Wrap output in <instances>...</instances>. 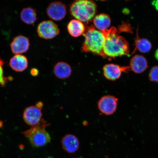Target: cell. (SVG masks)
<instances>
[{"label": "cell", "instance_id": "6da1fadb", "mask_svg": "<svg viewBox=\"0 0 158 158\" xmlns=\"http://www.w3.org/2000/svg\"><path fill=\"white\" fill-rule=\"evenodd\" d=\"M102 31L105 37L103 47L105 58H114L129 54V44L123 37L118 35L116 27H112Z\"/></svg>", "mask_w": 158, "mask_h": 158}, {"label": "cell", "instance_id": "7c38bea8", "mask_svg": "<svg viewBox=\"0 0 158 158\" xmlns=\"http://www.w3.org/2000/svg\"><path fill=\"white\" fill-rule=\"evenodd\" d=\"M130 67L135 73L141 74L148 68L147 60L143 55H135L131 59Z\"/></svg>", "mask_w": 158, "mask_h": 158}, {"label": "cell", "instance_id": "cb8c5ba5", "mask_svg": "<svg viewBox=\"0 0 158 158\" xmlns=\"http://www.w3.org/2000/svg\"><path fill=\"white\" fill-rule=\"evenodd\" d=\"M155 57L156 59L158 60V49L156 51L155 53Z\"/></svg>", "mask_w": 158, "mask_h": 158}, {"label": "cell", "instance_id": "e0dca14e", "mask_svg": "<svg viewBox=\"0 0 158 158\" xmlns=\"http://www.w3.org/2000/svg\"><path fill=\"white\" fill-rule=\"evenodd\" d=\"M20 18L21 20L26 24H33L37 20L36 11L31 7L25 8L21 11Z\"/></svg>", "mask_w": 158, "mask_h": 158}, {"label": "cell", "instance_id": "d6986e66", "mask_svg": "<svg viewBox=\"0 0 158 158\" xmlns=\"http://www.w3.org/2000/svg\"><path fill=\"white\" fill-rule=\"evenodd\" d=\"M149 78L151 81L158 83V66L152 68L149 73Z\"/></svg>", "mask_w": 158, "mask_h": 158}, {"label": "cell", "instance_id": "30bf717a", "mask_svg": "<svg viewBox=\"0 0 158 158\" xmlns=\"http://www.w3.org/2000/svg\"><path fill=\"white\" fill-rule=\"evenodd\" d=\"M10 46L14 54H21L28 50L30 46L29 40L28 38L23 35H18L13 39Z\"/></svg>", "mask_w": 158, "mask_h": 158}, {"label": "cell", "instance_id": "ba28073f", "mask_svg": "<svg viewBox=\"0 0 158 158\" xmlns=\"http://www.w3.org/2000/svg\"><path fill=\"white\" fill-rule=\"evenodd\" d=\"M66 7L60 2H54L49 5L47 9V13L49 18L54 20H62L66 16Z\"/></svg>", "mask_w": 158, "mask_h": 158}, {"label": "cell", "instance_id": "4fadbf2b", "mask_svg": "<svg viewBox=\"0 0 158 158\" xmlns=\"http://www.w3.org/2000/svg\"><path fill=\"white\" fill-rule=\"evenodd\" d=\"M9 65L10 68L15 72H23L28 68V60L24 55H15L10 60Z\"/></svg>", "mask_w": 158, "mask_h": 158}, {"label": "cell", "instance_id": "2e32d148", "mask_svg": "<svg viewBox=\"0 0 158 158\" xmlns=\"http://www.w3.org/2000/svg\"><path fill=\"white\" fill-rule=\"evenodd\" d=\"M93 21L94 26L100 31L108 29L111 23L110 16L106 14H100L95 16Z\"/></svg>", "mask_w": 158, "mask_h": 158}, {"label": "cell", "instance_id": "603a6c76", "mask_svg": "<svg viewBox=\"0 0 158 158\" xmlns=\"http://www.w3.org/2000/svg\"><path fill=\"white\" fill-rule=\"evenodd\" d=\"M36 106L39 108H42L43 106V104L42 102H39L36 104Z\"/></svg>", "mask_w": 158, "mask_h": 158}, {"label": "cell", "instance_id": "8992f818", "mask_svg": "<svg viewBox=\"0 0 158 158\" xmlns=\"http://www.w3.org/2000/svg\"><path fill=\"white\" fill-rule=\"evenodd\" d=\"M118 98L110 95L104 96L100 99L98 108L100 112L106 115L113 114L115 112L118 106Z\"/></svg>", "mask_w": 158, "mask_h": 158}, {"label": "cell", "instance_id": "3957f363", "mask_svg": "<svg viewBox=\"0 0 158 158\" xmlns=\"http://www.w3.org/2000/svg\"><path fill=\"white\" fill-rule=\"evenodd\" d=\"M71 15L82 22L88 23L94 19L97 11V6L94 2L88 0L75 1L70 7Z\"/></svg>", "mask_w": 158, "mask_h": 158}, {"label": "cell", "instance_id": "7402d4cb", "mask_svg": "<svg viewBox=\"0 0 158 158\" xmlns=\"http://www.w3.org/2000/svg\"><path fill=\"white\" fill-rule=\"evenodd\" d=\"M152 4L155 6L156 9L158 10V1H153Z\"/></svg>", "mask_w": 158, "mask_h": 158}, {"label": "cell", "instance_id": "9c48e42d", "mask_svg": "<svg viewBox=\"0 0 158 158\" xmlns=\"http://www.w3.org/2000/svg\"><path fill=\"white\" fill-rule=\"evenodd\" d=\"M130 69V66L121 67L117 64H108L103 67V74L108 80L115 81L120 78L122 72H127Z\"/></svg>", "mask_w": 158, "mask_h": 158}, {"label": "cell", "instance_id": "5b68a950", "mask_svg": "<svg viewBox=\"0 0 158 158\" xmlns=\"http://www.w3.org/2000/svg\"><path fill=\"white\" fill-rule=\"evenodd\" d=\"M37 31L39 37L47 40L54 38L59 33L58 25L50 20L43 21L40 23Z\"/></svg>", "mask_w": 158, "mask_h": 158}, {"label": "cell", "instance_id": "52a82bcc", "mask_svg": "<svg viewBox=\"0 0 158 158\" xmlns=\"http://www.w3.org/2000/svg\"><path fill=\"white\" fill-rule=\"evenodd\" d=\"M42 108L36 106H31L27 108L23 112V117L26 123L29 126H34L38 124L41 120Z\"/></svg>", "mask_w": 158, "mask_h": 158}, {"label": "cell", "instance_id": "9a60e30c", "mask_svg": "<svg viewBox=\"0 0 158 158\" xmlns=\"http://www.w3.org/2000/svg\"><path fill=\"white\" fill-rule=\"evenodd\" d=\"M68 30L72 36L78 37L84 34L85 27L82 22L77 19H72L70 21L68 25Z\"/></svg>", "mask_w": 158, "mask_h": 158}, {"label": "cell", "instance_id": "44dd1931", "mask_svg": "<svg viewBox=\"0 0 158 158\" xmlns=\"http://www.w3.org/2000/svg\"><path fill=\"white\" fill-rule=\"evenodd\" d=\"M31 74L33 76H36L38 75L39 71L36 69H32L31 71Z\"/></svg>", "mask_w": 158, "mask_h": 158}, {"label": "cell", "instance_id": "ac0fdd59", "mask_svg": "<svg viewBox=\"0 0 158 158\" xmlns=\"http://www.w3.org/2000/svg\"><path fill=\"white\" fill-rule=\"evenodd\" d=\"M138 35L135 41V50L138 49L140 52L143 53L149 52L152 48L151 43L147 39H140Z\"/></svg>", "mask_w": 158, "mask_h": 158}, {"label": "cell", "instance_id": "8fae6325", "mask_svg": "<svg viewBox=\"0 0 158 158\" xmlns=\"http://www.w3.org/2000/svg\"><path fill=\"white\" fill-rule=\"evenodd\" d=\"M62 147L64 151L69 153L76 152L80 148V142L77 137L73 134H67L62 138Z\"/></svg>", "mask_w": 158, "mask_h": 158}, {"label": "cell", "instance_id": "7a4b0ae2", "mask_svg": "<svg viewBox=\"0 0 158 158\" xmlns=\"http://www.w3.org/2000/svg\"><path fill=\"white\" fill-rule=\"evenodd\" d=\"M85 41L81 47L84 52H91L105 58L103 52V47L105 41L102 31L96 30L94 26L87 27L83 34Z\"/></svg>", "mask_w": 158, "mask_h": 158}, {"label": "cell", "instance_id": "ffe728a7", "mask_svg": "<svg viewBox=\"0 0 158 158\" xmlns=\"http://www.w3.org/2000/svg\"><path fill=\"white\" fill-rule=\"evenodd\" d=\"M4 64V61L0 58V84L2 86H4L8 82L9 78L4 77L3 65Z\"/></svg>", "mask_w": 158, "mask_h": 158}, {"label": "cell", "instance_id": "277c9868", "mask_svg": "<svg viewBox=\"0 0 158 158\" xmlns=\"http://www.w3.org/2000/svg\"><path fill=\"white\" fill-rule=\"evenodd\" d=\"M49 124L47 121L42 119L38 124L32 126L22 133L28 139L32 147H43L51 141L50 135L45 130V127Z\"/></svg>", "mask_w": 158, "mask_h": 158}, {"label": "cell", "instance_id": "5bb4252c", "mask_svg": "<svg viewBox=\"0 0 158 158\" xmlns=\"http://www.w3.org/2000/svg\"><path fill=\"white\" fill-rule=\"evenodd\" d=\"M54 72L55 76L57 78L64 80L71 76L72 69L70 65L67 63L59 62L55 65Z\"/></svg>", "mask_w": 158, "mask_h": 158}]
</instances>
